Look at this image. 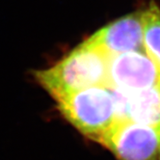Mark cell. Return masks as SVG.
<instances>
[{"instance_id": "cell-1", "label": "cell", "mask_w": 160, "mask_h": 160, "mask_svg": "<svg viewBox=\"0 0 160 160\" xmlns=\"http://www.w3.org/2000/svg\"><path fill=\"white\" fill-rule=\"evenodd\" d=\"M109 56L89 39L56 64L34 72L36 81L56 101L78 91L107 86Z\"/></svg>"}, {"instance_id": "cell-2", "label": "cell", "mask_w": 160, "mask_h": 160, "mask_svg": "<svg viewBox=\"0 0 160 160\" xmlns=\"http://www.w3.org/2000/svg\"><path fill=\"white\" fill-rule=\"evenodd\" d=\"M62 116L87 138L100 143L117 122L113 90L95 86L56 101Z\"/></svg>"}, {"instance_id": "cell-3", "label": "cell", "mask_w": 160, "mask_h": 160, "mask_svg": "<svg viewBox=\"0 0 160 160\" xmlns=\"http://www.w3.org/2000/svg\"><path fill=\"white\" fill-rule=\"evenodd\" d=\"M99 144L118 160H160V127L118 122Z\"/></svg>"}, {"instance_id": "cell-4", "label": "cell", "mask_w": 160, "mask_h": 160, "mask_svg": "<svg viewBox=\"0 0 160 160\" xmlns=\"http://www.w3.org/2000/svg\"><path fill=\"white\" fill-rule=\"evenodd\" d=\"M160 84V68L145 50L109 56L107 86L136 92Z\"/></svg>"}, {"instance_id": "cell-5", "label": "cell", "mask_w": 160, "mask_h": 160, "mask_svg": "<svg viewBox=\"0 0 160 160\" xmlns=\"http://www.w3.org/2000/svg\"><path fill=\"white\" fill-rule=\"evenodd\" d=\"M108 56L145 50L142 11L113 20L88 38Z\"/></svg>"}, {"instance_id": "cell-6", "label": "cell", "mask_w": 160, "mask_h": 160, "mask_svg": "<svg viewBox=\"0 0 160 160\" xmlns=\"http://www.w3.org/2000/svg\"><path fill=\"white\" fill-rule=\"evenodd\" d=\"M125 121L160 127V84L127 92Z\"/></svg>"}, {"instance_id": "cell-7", "label": "cell", "mask_w": 160, "mask_h": 160, "mask_svg": "<svg viewBox=\"0 0 160 160\" xmlns=\"http://www.w3.org/2000/svg\"><path fill=\"white\" fill-rule=\"evenodd\" d=\"M145 51L160 68V7L153 0L142 10Z\"/></svg>"}]
</instances>
